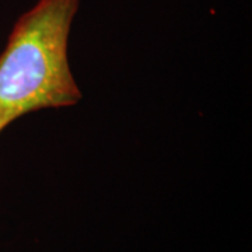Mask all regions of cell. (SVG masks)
Segmentation results:
<instances>
[{"mask_svg": "<svg viewBox=\"0 0 252 252\" xmlns=\"http://www.w3.org/2000/svg\"><path fill=\"white\" fill-rule=\"evenodd\" d=\"M80 0H38L21 14L0 54V132L41 109L79 104L69 36Z\"/></svg>", "mask_w": 252, "mask_h": 252, "instance_id": "1", "label": "cell"}]
</instances>
